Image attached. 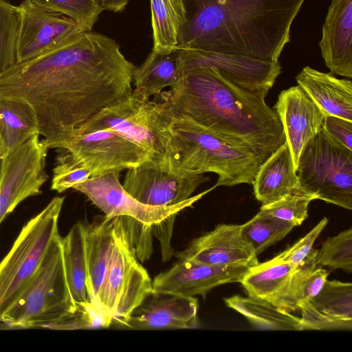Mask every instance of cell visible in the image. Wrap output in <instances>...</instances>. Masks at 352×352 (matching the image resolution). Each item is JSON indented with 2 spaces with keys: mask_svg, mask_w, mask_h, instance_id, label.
I'll list each match as a JSON object with an SVG mask.
<instances>
[{
  "mask_svg": "<svg viewBox=\"0 0 352 352\" xmlns=\"http://www.w3.org/2000/svg\"><path fill=\"white\" fill-rule=\"evenodd\" d=\"M305 0H182L178 50L278 61Z\"/></svg>",
  "mask_w": 352,
  "mask_h": 352,
  "instance_id": "3",
  "label": "cell"
},
{
  "mask_svg": "<svg viewBox=\"0 0 352 352\" xmlns=\"http://www.w3.org/2000/svg\"><path fill=\"white\" fill-rule=\"evenodd\" d=\"M49 148L36 134L4 159L0 179V223L26 198L41 193L48 179Z\"/></svg>",
  "mask_w": 352,
  "mask_h": 352,
  "instance_id": "13",
  "label": "cell"
},
{
  "mask_svg": "<svg viewBox=\"0 0 352 352\" xmlns=\"http://www.w3.org/2000/svg\"><path fill=\"white\" fill-rule=\"evenodd\" d=\"M314 199L313 195L296 191L277 201L262 205L260 211L297 226L307 218L309 205Z\"/></svg>",
  "mask_w": 352,
  "mask_h": 352,
  "instance_id": "37",
  "label": "cell"
},
{
  "mask_svg": "<svg viewBox=\"0 0 352 352\" xmlns=\"http://www.w3.org/2000/svg\"><path fill=\"white\" fill-rule=\"evenodd\" d=\"M38 133L36 113L21 98L0 97V142L3 158Z\"/></svg>",
  "mask_w": 352,
  "mask_h": 352,
  "instance_id": "25",
  "label": "cell"
},
{
  "mask_svg": "<svg viewBox=\"0 0 352 352\" xmlns=\"http://www.w3.org/2000/svg\"><path fill=\"white\" fill-rule=\"evenodd\" d=\"M178 50L179 76L192 69L212 67L246 90L268 94L281 72L278 60L267 61L210 51Z\"/></svg>",
  "mask_w": 352,
  "mask_h": 352,
  "instance_id": "15",
  "label": "cell"
},
{
  "mask_svg": "<svg viewBox=\"0 0 352 352\" xmlns=\"http://www.w3.org/2000/svg\"><path fill=\"white\" fill-rule=\"evenodd\" d=\"M175 118H186L262 164L285 142L280 119L265 102L267 94L246 90L212 67L184 72L160 94Z\"/></svg>",
  "mask_w": 352,
  "mask_h": 352,
  "instance_id": "2",
  "label": "cell"
},
{
  "mask_svg": "<svg viewBox=\"0 0 352 352\" xmlns=\"http://www.w3.org/2000/svg\"><path fill=\"white\" fill-rule=\"evenodd\" d=\"M301 330L352 329V284L327 280L320 291L299 307Z\"/></svg>",
  "mask_w": 352,
  "mask_h": 352,
  "instance_id": "20",
  "label": "cell"
},
{
  "mask_svg": "<svg viewBox=\"0 0 352 352\" xmlns=\"http://www.w3.org/2000/svg\"><path fill=\"white\" fill-rule=\"evenodd\" d=\"M114 221V247L105 285L107 313L120 326L153 292L152 280L129 243L121 217Z\"/></svg>",
  "mask_w": 352,
  "mask_h": 352,
  "instance_id": "9",
  "label": "cell"
},
{
  "mask_svg": "<svg viewBox=\"0 0 352 352\" xmlns=\"http://www.w3.org/2000/svg\"><path fill=\"white\" fill-rule=\"evenodd\" d=\"M296 172L299 191L352 209V150L322 128L302 150Z\"/></svg>",
  "mask_w": 352,
  "mask_h": 352,
  "instance_id": "8",
  "label": "cell"
},
{
  "mask_svg": "<svg viewBox=\"0 0 352 352\" xmlns=\"http://www.w3.org/2000/svg\"><path fill=\"white\" fill-rule=\"evenodd\" d=\"M75 309L48 328L53 329H92L108 328L113 322L111 316L90 300L76 302Z\"/></svg>",
  "mask_w": 352,
  "mask_h": 352,
  "instance_id": "35",
  "label": "cell"
},
{
  "mask_svg": "<svg viewBox=\"0 0 352 352\" xmlns=\"http://www.w3.org/2000/svg\"><path fill=\"white\" fill-rule=\"evenodd\" d=\"M135 67L114 39L83 32L1 72L0 97L28 102L43 142L66 150L82 124L132 94Z\"/></svg>",
  "mask_w": 352,
  "mask_h": 352,
  "instance_id": "1",
  "label": "cell"
},
{
  "mask_svg": "<svg viewBox=\"0 0 352 352\" xmlns=\"http://www.w3.org/2000/svg\"><path fill=\"white\" fill-rule=\"evenodd\" d=\"M19 29L18 6L0 0V73L16 63Z\"/></svg>",
  "mask_w": 352,
  "mask_h": 352,
  "instance_id": "33",
  "label": "cell"
},
{
  "mask_svg": "<svg viewBox=\"0 0 352 352\" xmlns=\"http://www.w3.org/2000/svg\"><path fill=\"white\" fill-rule=\"evenodd\" d=\"M249 266H216L186 259L179 261L152 280L153 291L184 296L205 298L213 288L239 282Z\"/></svg>",
  "mask_w": 352,
  "mask_h": 352,
  "instance_id": "16",
  "label": "cell"
},
{
  "mask_svg": "<svg viewBox=\"0 0 352 352\" xmlns=\"http://www.w3.org/2000/svg\"><path fill=\"white\" fill-rule=\"evenodd\" d=\"M179 77V50L162 53L152 50L143 63L135 67L133 82L135 89L151 98L170 87Z\"/></svg>",
  "mask_w": 352,
  "mask_h": 352,
  "instance_id": "28",
  "label": "cell"
},
{
  "mask_svg": "<svg viewBox=\"0 0 352 352\" xmlns=\"http://www.w3.org/2000/svg\"><path fill=\"white\" fill-rule=\"evenodd\" d=\"M46 6L71 18L85 32L91 31L104 11L101 0H38Z\"/></svg>",
  "mask_w": 352,
  "mask_h": 352,
  "instance_id": "36",
  "label": "cell"
},
{
  "mask_svg": "<svg viewBox=\"0 0 352 352\" xmlns=\"http://www.w3.org/2000/svg\"><path fill=\"white\" fill-rule=\"evenodd\" d=\"M316 265L352 272V228L329 237L322 245L316 258Z\"/></svg>",
  "mask_w": 352,
  "mask_h": 352,
  "instance_id": "34",
  "label": "cell"
},
{
  "mask_svg": "<svg viewBox=\"0 0 352 352\" xmlns=\"http://www.w3.org/2000/svg\"><path fill=\"white\" fill-rule=\"evenodd\" d=\"M328 223L327 218H323L311 230L285 250L278 257L292 265L295 268L301 265L313 252V245Z\"/></svg>",
  "mask_w": 352,
  "mask_h": 352,
  "instance_id": "40",
  "label": "cell"
},
{
  "mask_svg": "<svg viewBox=\"0 0 352 352\" xmlns=\"http://www.w3.org/2000/svg\"><path fill=\"white\" fill-rule=\"evenodd\" d=\"M120 170H114L91 177L72 188L85 195L107 217H130L148 226L177 216L215 188L213 186L175 205L153 206L141 203L124 189L120 182Z\"/></svg>",
  "mask_w": 352,
  "mask_h": 352,
  "instance_id": "10",
  "label": "cell"
},
{
  "mask_svg": "<svg viewBox=\"0 0 352 352\" xmlns=\"http://www.w3.org/2000/svg\"><path fill=\"white\" fill-rule=\"evenodd\" d=\"M179 259L216 266L257 264V256L241 234V225L219 224L212 230L193 239Z\"/></svg>",
  "mask_w": 352,
  "mask_h": 352,
  "instance_id": "18",
  "label": "cell"
},
{
  "mask_svg": "<svg viewBox=\"0 0 352 352\" xmlns=\"http://www.w3.org/2000/svg\"><path fill=\"white\" fill-rule=\"evenodd\" d=\"M209 178L204 174L182 175L151 160L128 169L122 187L142 204L167 206L182 202Z\"/></svg>",
  "mask_w": 352,
  "mask_h": 352,
  "instance_id": "14",
  "label": "cell"
},
{
  "mask_svg": "<svg viewBox=\"0 0 352 352\" xmlns=\"http://www.w3.org/2000/svg\"><path fill=\"white\" fill-rule=\"evenodd\" d=\"M252 153L225 141L184 117L175 118L170 130L166 166L182 175L211 172L218 175L215 188L252 184L261 166Z\"/></svg>",
  "mask_w": 352,
  "mask_h": 352,
  "instance_id": "4",
  "label": "cell"
},
{
  "mask_svg": "<svg viewBox=\"0 0 352 352\" xmlns=\"http://www.w3.org/2000/svg\"><path fill=\"white\" fill-rule=\"evenodd\" d=\"M331 74L352 77V0H332L319 43Z\"/></svg>",
  "mask_w": 352,
  "mask_h": 352,
  "instance_id": "22",
  "label": "cell"
},
{
  "mask_svg": "<svg viewBox=\"0 0 352 352\" xmlns=\"http://www.w3.org/2000/svg\"><path fill=\"white\" fill-rule=\"evenodd\" d=\"M91 177V172L88 168L72 162L65 155L53 169L51 188L63 192Z\"/></svg>",
  "mask_w": 352,
  "mask_h": 352,
  "instance_id": "38",
  "label": "cell"
},
{
  "mask_svg": "<svg viewBox=\"0 0 352 352\" xmlns=\"http://www.w3.org/2000/svg\"><path fill=\"white\" fill-rule=\"evenodd\" d=\"M76 306L65 276L62 237L58 233L33 278L0 322L15 328H48L72 312Z\"/></svg>",
  "mask_w": 352,
  "mask_h": 352,
  "instance_id": "5",
  "label": "cell"
},
{
  "mask_svg": "<svg viewBox=\"0 0 352 352\" xmlns=\"http://www.w3.org/2000/svg\"><path fill=\"white\" fill-rule=\"evenodd\" d=\"M300 86L327 114L352 121V82L305 67L296 76Z\"/></svg>",
  "mask_w": 352,
  "mask_h": 352,
  "instance_id": "23",
  "label": "cell"
},
{
  "mask_svg": "<svg viewBox=\"0 0 352 352\" xmlns=\"http://www.w3.org/2000/svg\"><path fill=\"white\" fill-rule=\"evenodd\" d=\"M130 0H101L104 10L113 12H122Z\"/></svg>",
  "mask_w": 352,
  "mask_h": 352,
  "instance_id": "42",
  "label": "cell"
},
{
  "mask_svg": "<svg viewBox=\"0 0 352 352\" xmlns=\"http://www.w3.org/2000/svg\"><path fill=\"white\" fill-rule=\"evenodd\" d=\"M273 109L281 122L296 169L302 150L321 129L326 113L298 85L282 91Z\"/></svg>",
  "mask_w": 352,
  "mask_h": 352,
  "instance_id": "17",
  "label": "cell"
},
{
  "mask_svg": "<svg viewBox=\"0 0 352 352\" xmlns=\"http://www.w3.org/2000/svg\"><path fill=\"white\" fill-rule=\"evenodd\" d=\"M322 128L333 139L352 150V121L326 114Z\"/></svg>",
  "mask_w": 352,
  "mask_h": 352,
  "instance_id": "41",
  "label": "cell"
},
{
  "mask_svg": "<svg viewBox=\"0 0 352 352\" xmlns=\"http://www.w3.org/2000/svg\"><path fill=\"white\" fill-rule=\"evenodd\" d=\"M295 267L278 256L249 267L240 283L248 296L275 305L286 291Z\"/></svg>",
  "mask_w": 352,
  "mask_h": 352,
  "instance_id": "26",
  "label": "cell"
},
{
  "mask_svg": "<svg viewBox=\"0 0 352 352\" xmlns=\"http://www.w3.org/2000/svg\"><path fill=\"white\" fill-rule=\"evenodd\" d=\"M252 184L254 196L262 205L299 191L298 177L286 142L261 164Z\"/></svg>",
  "mask_w": 352,
  "mask_h": 352,
  "instance_id": "24",
  "label": "cell"
},
{
  "mask_svg": "<svg viewBox=\"0 0 352 352\" xmlns=\"http://www.w3.org/2000/svg\"><path fill=\"white\" fill-rule=\"evenodd\" d=\"M3 159L4 158H3V155H2L1 146V142H0V179H1V171H2V166H3Z\"/></svg>",
  "mask_w": 352,
  "mask_h": 352,
  "instance_id": "43",
  "label": "cell"
},
{
  "mask_svg": "<svg viewBox=\"0 0 352 352\" xmlns=\"http://www.w3.org/2000/svg\"><path fill=\"white\" fill-rule=\"evenodd\" d=\"M151 25L155 51L168 53L176 49L184 11L182 0H150Z\"/></svg>",
  "mask_w": 352,
  "mask_h": 352,
  "instance_id": "31",
  "label": "cell"
},
{
  "mask_svg": "<svg viewBox=\"0 0 352 352\" xmlns=\"http://www.w3.org/2000/svg\"><path fill=\"white\" fill-rule=\"evenodd\" d=\"M113 219L104 215L95 219L91 223L84 225L89 298L108 316L105 305V285L114 247Z\"/></svg>",
  "mask_w": 352,
  "mask_h": 352,
  "instance_id": "21",
  "label": "cell"
},
{
  "mask_svg": "<svg viewBox=\"0 0 352 352\" xmlns=\"http://www.w3.org/2000/svg\"><path fill=\"white\" fill-rule=\"evenodd\" d=\"M197 311L195 297L153 291L122 327L139 330L192 329L198 324Z\"/></svg>",
  "mask_w": 352,
  "mask_h": 352,
  "instance_id": "19",
  "label": "cell"
},
{
  "mask_svg": "<svg viewBox=\"0 0 352 352\" xmlns=\"http://www.w3.org/2000/svg\"><path fill=\"white\" fill-rule=\"evenodd\" d=\"M294 227L289 222L259 211L250 221L241 225V234L258 256L282 240Z\"/></svg>",
  "mask_w": 352,
  "mask_h": 352,
  "instance_id": "32",
  "label": "cell"
},
{
  "mask_svg": "<svg viewBox=\"0 0 352 352\" xmlns=\"http://www.w3.org/2000/svg\"><path fill=\"white\" fill-rule=\"evenodd\" d=\"M174 119L166 102L151 100L141 90L135 89L124 100L91 118L78 129L76 136L102 129L120 132L148 151L153 155L151 161L166 166Z\"/></svg>",
  "mask_w": 352,
  "mask_h": 352,
  "instance_id": "6",
  "label": "cell"
},
{
  "mask_svg": "<svg viewBox=\"0 0 352 352\" xmlns=\"http://www.w3.org/2000/svg\"><path fill=\"white\" fill-rule=\"evenodd\" d=\"M223 300L228 307L243 315L257 329L301 331L300 317L270 301L239 295Z\"/></svg>",
  "mask_w": 352,
  "mask_h": 352,
  "instance_id": "27",
  "label": "cell"
},
{
  "mask_svg": "<svg viewBox=\"0 0 352 352\" xmlns=\"http://www.w3.org/2000/svg\"><path fill=\"white\" fill-rule=\"evenodd\" d=\"M17 6L16 63L54 50L85 32L73 19L38 0H23Z\"/></svg>",
  "mask_w": 352,
  "mask_h": 352,
  "instance_id": "12",
  "label": "cell"
},
{
  "mask_svg": "<svg viewBox=\"0 0 352 352\" xmlns=\"http://www.w3.org/2000/svg\"><path fill=\"white\" fill-rule=\"evenodd\" d=\"M64 197H56L22 228L12 247L0 261V319L36 272L52 239Z\"/></svg>",
  "mask_w": 352,
  "mask_h": 352,
  "instance_id": "7",
  "label": "cell"
},
{
  "mask_svg": "<svg viewBox=\"0 0 352 352\" xmlns=\"http://www.w3.org/2000/svg\"><path fill=\"white\" fill-rule=\"evenodd\" d=\"M120 217L128 241L138 259L141 262L149 259L153 252L152 226L130 217Z\"/></svg>",
  "mask_w": 352,
  "mask_h": 352,
  "instance_id": "39",
  "label": "cell"
},
{
  "mask_svg": "<svg viewBox=\"0 0 352 352\" xmlns=\"http://www.w3.org/2000/svg\"><path fill=\"white\" fill-rule=\"evenodd\" d=\"M318 251L314 249L309 256L295 268L287 288L276 305L289 312L298 311L302 304L320 291L327 280L328 272L316 265Z\"/></svg>",
  "mask_w": 352,
  "mask_h": 352,
  "instance_id": "30",
  "label": "cell"
},
{
  "mask_svg": "<svg viewBox=\"0 0 352 352\" xmlns=\"http://www.w3.org/2000/svg\"><path fill=\"white\" fill-rule=\"evenodd\" d=\"M66 151L69 160L91 170V177L153 160L152 154L133 140L108 129L78 135Z\"/></svg>",
  "mask_w": 352,
  "mask_h": 352,
  "instance_id": "11",
  "label": "cell"
},
{
  "mask_svg": "<svg viewBox=\"0 0 352 352\" xmlns=\"http://www.w3.org/2000/svg\"><path fill=\"white\" fill-rule=\"evenodd\" d=\"M62 249L65 276L69 292L75 303L89 300L87 288V266L85 228L76 223L62 238Z\"/></svg>",
  "mask_w": 352,
  "mask_h": 352,
  "instance_id": "29",
  "label": "cell"
}]
</instances>
